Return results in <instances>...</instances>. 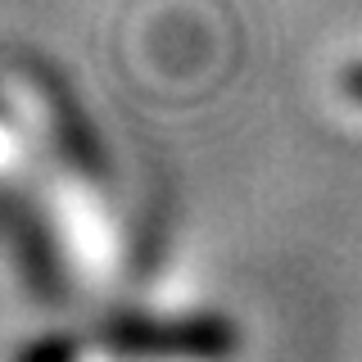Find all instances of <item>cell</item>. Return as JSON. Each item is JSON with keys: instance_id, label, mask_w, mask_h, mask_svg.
Here are the masks:
<instances>
[{"instance_id": "obj_1", "label": "cell", "mask_w": 362, "mask_h": 362, "mask_svg": "<svg viewBox=\"0 0 362 362\" xmlns=\"http://www.w3.org/2000/svg\"><path fill=\"white\" fill-rule=\"evenodd\" d=\"M349 90H354V95L362 100V73H354V77H349Z\"/></svg>"}]
</instances>
